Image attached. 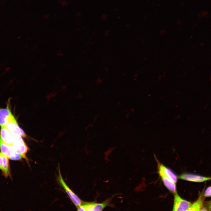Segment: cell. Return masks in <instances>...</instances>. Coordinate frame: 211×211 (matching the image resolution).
<instances>
[{"label": "cell", "mask_w": 211, "mask_h": 211, "mask_svg": "<svg viewBox=\"0 0 211 211\" xmlns=\"http://www.w3.org/2000/svg\"><path fill=\"white\" fill-rule=\"evenodd\" d=\"M9 159L8 157L0 152V169L6 177L10 175Z\"/></svg>", "instance_id": "obj_9"}, {"label": "cell", "mask_w": 211, "mask_h": 211, "mask_svg": "<svg viewBox=\"0 0 211 211\" xmlns=\"http://www.w3.org/2000/svg\"><path fill=\"white\" fill-rule=\"evenodd\" d=\"M0 138L4 143L13 145L14 141L13 137L6 126L1 127Z\"/></svg>", "instance_id": "obj_8"}, {"label": "cell", "mask_w": 211, "mask_h": 211, "mask_svg": "<svg viewBox=\"0 0 211 211\" xmlns=\"http://www.w3.org/2000/svg\"><path fill=\"white\" fill-rule=\"evenodd\" d=\"M159 170L166 177L176 183L177 177L176 174L170 169L165 167L162 164H159Z\"/></svg>", "instance_id": "obj_12"}, {"label": "cell", "mask_w": 211, "mask_h": 211, "mask_svg": "<svg viewBox=\"0 0 211 211\" xmlns=\"http://www.w3.org/2000/svg\"><path fill=\"white\" fill-rule=\"evenodd\" d=\"M5 126L13 136L26 137L25 133L19 127L16 119L12 114L9 118Z\"/></svg>", "instance_id": "obj_3"}, {"label": "cell", "mask_w": 211, "mask_h": 211, "mask_svg": "<svg viewBox=\"0 0 211 211\" xmlns=\"http://www.w3.org/2000/svg\"><path fill=\"white\" fill-rule=\"evenodd\" d=\"M173 211H188L191 203L182 198L177 193H174Z\"/></svg>", "instance_id": "obj_6"}, {"label": "cell", "mask_w": 211, "mask_h": 211, "mask_svg": "<svg viewBox=\"0 0 211 211\" xmlns=\"http://www.w3.org/2000/svg\"><path fill=\"white\" fill-rule=\"evenodd\" d=\"M179 178L183 180L196 182H202L211 180V177H206L188 173L183 174Z\"/></svg>", "instance_id": "obj_7"}, {"label": "cell", "mask_w": 211, "mask_h": 211, "mask_svg": "<svg viewBox=\"0 0 211 211\" xmlns=\"http://www.w3.org/2000/svg\"><path fill=\"white\" fill-rule=\"evenodd\" d=\"M109 204L107 201L101 203L94 202H83L77 207L78 211H102Z\"/></svg>", "instance_id": "obj_4"}, {"label": "cell", "mask_w": 211, "mask_h": 211, "mask_svg": "<svg viewBox=\"0 0 211 211\" xmlns=\"http://www.w3.org/2000/svg\"><path fill=\"white\" fill-rule=\"evenodd\" d=\"M58 170L59 174L57 176V180L59 183L75 205L77 207L80 206L83 204V202L79 197L70 188L64 181L61 173L59 166L58 167Z\"/></svg>", "instance_id": "obj_1"}, {"label": "cell", "mask_w": 211, "mask_h": 211, "mask_svg": "<svg viewBox=\"0 0 211 211\" xmlns=\"http://www.w3.org/2000/svg\"><path fill=\"white\" fill-rule=\"evenodd\" d=\"M12 114L8 105L5 108H0V125L1 127L5 126L8 120Z\"/></svg>", "instance_id": "obj_10"}, {"label": "cell", "mask_w": 211, "mask_h": 211, "mask_svg": "<svg viewBox=\"0 0 211 211\" xmlns=\"http://www.w3.org/2000/svg\"><path fill=\"white\" fill-rule=\"evenodd\" d=\"M12 146L16 152L22 155L24 158H26V155L28 150V147L21 136H17L14 138Z\"/></svg>", "instance_id": "obj_5"}, {"label": "cell", "mask_w": 211, "mask_h": 211, "mask_svg": "<svg viewBox=\"0 0 211 211\" xmlns=\"http://www.w3.org/2000/svg\"><path fill=\"white\" fill-rule=\"evenodd\" d=\"M158 172L164 184L168 189L172 193H176V183L166 176L160 171L159 170Z\"/></svg>", "instance_id": "obj_11"}, {"label": "cell", "mask_w": 211, "mask_h": 211, "mask_svg": "<svg viewBox=\"0 0 211 211\" xmlns=\"http://www.w3.org/2000/svg\"><path fill=\"white\" fill-rule=\"evenodd\" d=\"M204 200L203 196H200L196 201L191 204L188 211H200L203 206Z\"/></svg>", "instance_id": "obj_13"}, {"label": "cell", "mask_w": 211, "mask_h": 211, "mask_svg": "<svg viewBox=\"0 0 211 211\" xmlns=\"http://www.w3.org/2000/svg\"><path fill=\"white\" fill-rule=\"evenodd\" d=\"M0 149L1 152L11 160H19L23 158L22 155L15 151L12 146L4 143L0 138Z\"/></svg>", "instance_id": "obj_2"}, {"label": "cell", "mask_w": 211, "mask_h": 211, "mask_svg": "<svg viewBox=\"0 0 211 211\" xmlns=\"http://www.w3.org/2000/svg\"><path fill=\"white\" fill-rule=\"evenodd\" d=\"M204 195L205 197H211V186L206 188L204 193Z\"/></svg>", "instance_id": "obj_14"}, {"label": "cell", "mask_w": 211, "mask_h": 211, "mask_svg": "<svg viewBox=\"0 0 211 211\" xmlns=\"http://www.w3.org/2000/svg\"><path fill=\"white\" fill-rule=\"evenodd\" d=\"M208 208L211 210V200L208 202Z\"/></svg>", "instance_id": "obj_15"}]
</instances>
